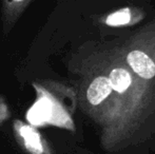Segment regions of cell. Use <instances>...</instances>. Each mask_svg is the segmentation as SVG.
I'll list each match as a JSON object with an SVG mask.
<instances>
[{"instance_id":"cell-2","label":"cell","mask_w":155,"mask_h":154,"mask_svg":"<svg viewBox=\"0 0 155 154\" xmlns=\"http://www.w3.org/2000/svg\"><path fill=\"white\" fill-rule=\"evenodd\" d=\"M112 91V87H111L108 77H96L89 86L88 91H87V98L91 105H99L110 96Z\"/></svg>"},{"instance_id":"cell-4","label":"cell","mask_w":155,"mask_h":154,"mask_svg":"<svg viewBox=\"0 0 155 154\" xmlns=\"http://www.w3.org/2000/svg\"><path fill=\"white\" fill-rule=\"evenodd\" d=\"M131 19L130 11L128 8H123L113 14L109 15L106 19V23L110 27H118V25H124L129 23Z\"/></svg>"},{"instance_id":"cell-5","label":"cell","mask_w":155,"mask_h":154,"mask_svg":"<svg viewBox=\"0 0 155 154\" xmlns=\"http://www.w3.org/2000/svg\"><path fill=\"white\" fill-rule=\"evenodd\" d=\"M21 132H22V135H23V137H25L29 148L33 151L40 152L41 146H40V142H39V137L36 132L32 131L29 128H25Z\"/></svg>"},{"instance_id":"cell-6","label":"cell","mask_w":155,"mask_h":154,"mask_svg":"<svg viewBox=\"0 0 155 154\" xmlns=\"http://www.w3.org/2000/svg\"><path fill=\"white\" fill-rule=\"evenodd\" d=\"M14 1H16V2H19V1H22V0H14Z\"/></svg>"},{"instance_id":"cell-1","label":"cell","mask_w":155,"mask_h":154,"mask_svg":"<svg viewBox=\"0 0 155 154\" xmlns=\"http://www.w3.org/2000/svg\"><path fill=\"white\" fill-rule=\"evenodd\" d=\"M127 62L138 76L145 79H151L155 76V64L143 52L135 50L128 54Z\"/></svg>"},{"instance_id":"cell-3","label":"cell","mask_w":155,"mask_h":154,"mask_svg":"<svg viewBox=\"0 0 155 154\" xmlns=\"http://www.w3.org/2000/svg\"><path fill=\"white\" fill-rule=\"evenodd\" d=\"M112 90L117 93H124L132 84V77L130 73L123 68H116L111 71L108 77Z\"/></svg>"}]
</instances>
